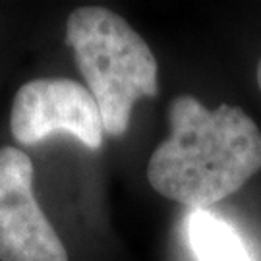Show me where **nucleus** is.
Instances as JSON below:
<instances>
[{
  "label": "nucleus",
  "mask_w": 261,
  "mask_h": 261,
  "mask_svg": "<svg viewBox=\"0 0 261 261\" xmlns=\"http://www.w3.org/2000/svg\"><path fill=\"white\" fill-rule=\"evenodd\" d=\"M66 43L101 109L105 134H126L136 101L159 93V68L149 45L126 19L101 6L70 14Z\"/></svg>",
  "instance_id": "f03ea898"
},
{
  "label": "nucleus",
  "mask_w": 261,
  "mask_h": 261,
  "mask_svg": "<svg viewBox=\"0 0 261 261\" xmlns=\"http://www.w3.org/2000/svg\"><path fill=\"white\" fill-rule=\"evenodd\" d=\"M10 130L19 145H37L56 134H70L89 149L103 145L101 109L87 85L66 77L31 80L18 89Z\"/></svg>",
  "instance_id": "7ed1b4c3"
},
{
  "label": "nucleus",
  "mask_w": 261,
  "mask_h": 261,
  "mask_svg": "<svg viewBox=\"0 0 261 261\" xmlns=\"http://www.w3.org/2000/svg\"><path fill=\"white\" fill-rule=\"evenodd\" d=\"M257 85H259V89H261V60H259V64H257Z\"/></svg>",
  "instance_id": "423d86ee"
},
{
  "label": "nucleus",
  "mask_w": 261,
  "mask_h": 261,
  "mask_svg": "<svg viewBox=\"0 0 261 261\" xmlns=\"http://www.w3.org/2000/svg\"><path fill=\"white\" fill-rule=\"evenodd\" d=\"M0 261H68V252L33 192V163L0 149Z\"/></svg>",
  "instance_id": "20e7f679"
},
{
  "label": "nucleus",
  "mask_w": 261,
  "mask_h": 261,
  "mask_svg": "<svg viewBox=\"0 0 261 261\" xmlns=\"http://www.w3.org/2000/svg\"><path fill=\"white\" fill-rule=\"evenodd\" d=\"M190 246L199 261H253L240 234L209 211H194L188 219Z\"/></svg>",
  "instance_id": "39448f33"
},
{
  "label": "nucleus",
  "mask_w": 261,
  "mask_h": 261,
  "mask_svg": "<svg viewBox=\"0 0 261 261\" xmlns=\"http://www.w3.org/2000/svg\"><path fill=\"white\" fill-rule=\"evenodd\" d=\"M168 124V138L147 165L149 184L167 199L205 211L261 168V132L240 107L209 111L180 95L170 103Z\"/></svg>",
  "instance_id": "f257e3e1"
}]
</instances>
